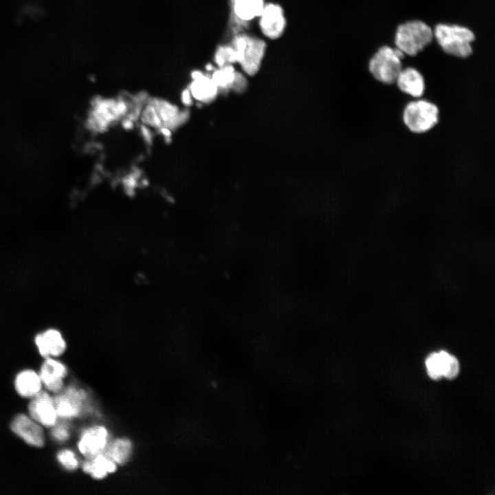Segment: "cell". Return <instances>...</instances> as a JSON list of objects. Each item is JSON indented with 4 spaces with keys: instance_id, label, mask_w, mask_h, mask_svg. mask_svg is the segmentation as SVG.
<instances>
[{
    "instance_id": "obj_23",
    "label": "cell",
    "mask_w": 495,
    "mask_h": 495,
    "mask_svg": "<svg viewBox=\"0 0 495 495\" xmlns=\"http://www.w3.org/2000/svg\"><path fill=\"white\" fill-rule=\"evenodd\" d=\"M459 371V364L456 357L447 351L443 360V376L452 380L455 378Z\"/></svg>"
},
{
    "instance_id": "obj_5",
    "label": "cell",
    "mask_w": 495,
    "mask_h": 495,
    "mask_svg": "<svg viewBox=\"0 0 495 495\" xmlns=\"http://www.w3.org/2000/svg\"><path fill=\"white\" fill-rule=\"evenodd\" d=\"M401 60L396 54L395 49L383 46L371 59L368 65L369 71L377 80L390 85L395 82L402 69Z\"/></svg>"
},
{
    "instance_id": "obj_9",
    "label": "cell",
    "mask_w": 495,
    "mask_h": 495,
    "mask_svg": "<svg viewBox=\"0 0 495 495\" xmlns=\"http://www.w3.org/2000/svg\"><path fill=\"white\" fill-rule=\"evenodd\" d=\"M34 345L43 358H58L66 351L67 342L63 334L57 328L49 327L37 333L34 337Z\"/></svg>"
},
{
    "instance_id": "obj_25",
    "label": "cell",
    "mask_w": 495,
    "mask_h": 495,
    "mask_svg": "<svg viewBox=\"0 0 495 495\" xmlns=\"http://www.w3.org/2000/svg\"><path fill=\"white\" fill-rule=\"evenodd\" d=\"M248 86V81L245 76L240 72H237L236 77L233 84L232 89L235 92H243Z\"/></svg>"
},
{
    "instance_id": "obj_13",
    "label": "cell",
    "mask_w": 495,
    "mask_h": 495,
    "mask_svg": "<svg viewBox=\"0 0 495 495\" xmlns=\"http://www.w3.org/2000/svg\"><path fill=\"white\" fill-rule=\"evenodd\" d=\"M395 82L402 92L415 98L421 97L425 91L423 76L412 67L402 69Z\"/></svg>"
},
{
    "instance_id": "obj_10",
    "label": "cell",
    "mask_w": 495,
    "mask_h": 495,
    "mask_svg": "<svg viewBox=\"0 0 495 495\" xmlns=\"http://www.w3.org/2000/svg\"><path fill=\"white\" fill-rule=\"evenodd\" d=\"M259 17L262 33L267 38H279L286 27V19L280 6L274 3H265Z\"/></svg>"
},
{
    "instance_id": "obj_16",
    "label": "cell",
    "mask_w": 495,
    "mask_h": 495,
    "mask_svg": "<svg viewBox=\"0 0 495 495\" xmlns=\"http://www.w3.org/2000/svg\"><path fill=\"white\" fill-rule=\"evenodd\" d=\"M116 468V463L103 452L87 458L82 465L83 472L96 479L104 478Z\"/></svg>"
},
{
    "instance_id": "obj_4",
    "label": "cell",
    "mask_w": 495,
    "mask_h": 495,
    "mask_svg": "<svg viewBox=\"0 0 495 495\" xmlns=\"http://www.w3.org/2000/svg\"><path fill=\"white\" fill-rule=\"evenodd\" d=\"M438 107L424 99L408 102L403 111V122L412 133H424L432 129L439 122Z\"/></svg>"
},
{
    "instance_id": "obj_17",
    "label": "cell",
    "mask_w": 495,
    "mask_h": 495,
    "mask_svg": "<svg viewBox=\"0 0 495 495\" xmlns=\"http://www.w3.org/2000/svg\"><path fill=\"white\" fill-rule=\"evenodd\" d=\"M235 19L243 23L258 17L264 7V0H231Z\"/></svg>"
},
{
    "instance_id": "obj_21",
    "label": "cell",
    "mask_w": 495,
    "mask_h": 495,
    "mask_svg": "<svg viewBox=\"0 0 495 495\" xmlns=\"http://www.w3.org/2000/svg\"><path fill=\"white\" fill-rule=\"evenodd\" d=\"M56 459L60 465L68 471L76 470L79 466L76 454L70 449L60 450L56 454Z\"/></svg>"
},
{
    "instance_id": "obj_15",
    "label": "cell",
    "mask_w": 495,
    "mask_h": 495,
    "mask_svg": "<svg viewBox=\"0 0 495 495\" xmlns=\"http://www.w3.org/2000/svg\"><path fill=\"white\" fill-rule=\"evenodd\" d=\"M192 79L190 88L192 97L203 102H208L215 98L219 89L211 77L200 72H194Z\"/></svg>"
},
{
    "instance_id": "obj_12",
    "label": "cell",
    "mask_w": 495,
    "mask_h": 495,
    "mask_svg": "<svg viewBox=\"0 0 495 495\" xmlns=\"http://www.w3.org/2000/svg\"><path fill=\"white\" fill-rule=\"evenodd\" d=\"M109 443V434L102 426H95L83 431L78 442V449L86 458L104 451Z\"/></svg>"
},
{
    "instance_id": "obj_1",
    "label": "cell",
    "mask_w": 495,
    "mask_h": 495,
    "mask_svg": "<svg viewBox=\"0 0 495 495\" xmlns=\"http://www.w3.org/2000/svg\"><path fill=\"white\" fill-rule=\"evenodd\" d=\"M434 36L442 50L447 54L459 58L471 55V43L475 36L470 29L457 25L439 23L433 31Z\"/></svg>"
},
{
    "instance_id": "obj_22",
    "label": "cell",
    "mask_w": 495,
    "mask_h": 495,
    "mask_svg": "<svg viewBox=\"0 0 495 495\" xmlns=\"http://www.w3.org/2000/svg\"><path fill=\"white\" fill-rule=\"evenodd\" d=\"M426 366L428 375L433 380H439L442 376L441 362L439 352L430 353L426 360Z\"/></svg>"
},
{
    "instance_id": "obj_24",
    "label": "cell",
    "mask_w": 495,
    "mask_h": 495,
    "mask_svg": "<svg viewBox=\"0 0 495 495\" xmlns=\"http://www.w3.org/2000/svg\"><path fill=\"white\" fill-rule=\"evenodd\" d=\"M51 434L54 440L58 442H65L69 438L70 432L69 428L65 424L57 423L51 428Z\"/></svg>"
},
{
    "instance_id": "obj_18",
    "label": "cell",
    "mask_w": 495,
    "mask_h": 495,
    "mask_svg": "<svg viewBox=\"0 0 495 495\" xmlns=\"http://www.w3.org/2000/svg\"><path fill=\"white\" fill-rule=\"evenodd\" d=\"M116 464L124 465L132 453V443L125 438H120L109 443L102 452Z\"/></svg>"
},
{
    "instance_id": "obj_3",
    "label": "cell",
    "mask_w": 495,
    "mask_h": 495,
    "mask_svg": "<svg viewBox=\"0 0 495 495\" xmlns=\"http://www.w3.org/2000/svg\"><path fill=\"white\" fill-rule=\"evenodd\" d=\"M231 44L236 50L237 63L243 72L250 76L256 74L264 57L265 42L258 37L240 33L234 36Z\"/></svg>"
},
{
    "instance_id": "obj_6",
    "label": "cell",
    "mask_w": 495,
    "mask_h": 495,
    "mask_svg": "<svg viewBox=\"0 0 495 495\" xmlns=\"http://www.w3.org/2000/svg\"><path fill=\"white\" fill-rule=\"evenodd\" d=\"M28 410V415L43 427L51 428L58 421L54 397L47 390H42L31 398Z\"/></svg>"
},
{
    "instance_id": "obj_14",
    "label": "cell",
    "mask_w": 495,
    "mask_h": 495,
    "mask_svg": "<svg viewBox=\"0 0 495 495\" xmlns=\"http://www.w3.org/2000/svg\"><path fill=\"white\" fill-rule=\"evenodd\" d=\"M14 385L17 394L26 399L34 397L43 390L39 374L32 369L19 372L14 378Z\"/></svg>"
},
{
    "instance_id": "obj_7",
    "label": "cell",
    "mask_w": 495,
    "mask_h": 495,
    "mask_svg": "<svg viewBox=\"0 0 495 495\" xmlns=\"http://www.w3.org/2000/svg\"><path fill=\"white\" fill-rule=\"evenodd\" d=\"M10 428L13 433L29 446L42 448L45 445L43 427L29 415H16L11 421Z\"/></svg>"
},
{
    "instance_id": "obj_11",
    "label": "cell",
    "mask_w": 495,
    "mask_h": 495,
    "mask_svg": "<svg viewBox=\"0 0 495 495\" xmlns=\"http://www.w3.org/2000/svg\"><path fill=\"white\" fill-rule=\"evenodd\" d=\"M38 374L46 390L56 394L64 388L63 379L67 374V368L56 358L49 357L44 358Z\"/></svg>"
},
{
    "instance_id": "obj_20",
    "label": "cell",
    "mask_w": 495,
    "mask_h": 495,
    "mask_svg": "<svg viewBox=\"0 0 495 495\" xmlns=\"http://www.w3.org/2000/svg\"><path fill=\"white\" fill-rule=\"evenodd\" d=\"M214 60L218 67L237 63L236 52L232 44L219 46L216 51Z\"/></svg>"
},
{
    "instance_id": "obj_19",
    "label": "cell",
    "mask_w": 495,
    "mask_h": 495,
    "mask_svg": "<svg viewBox=\"0 0 495 495\" xmlns=\"http://www.w3.org/2000/svg\"><path fill=\"white\" fill-rule=\"evenodd\" d=\"M237 71L232 65L219 67L212 72L211 78L217 87L219 91L226 92L232 89L236 79Z\"/></svg>"
},
{
    "instance_id": "obj_2",
    "label": "cell",
    "mask_w": 495,
    "mask_h": 495,
    "mask_svg": "<svg viewBox=\"0 0 495 495\" xmlns=\"http://www.w3.org/2000/svg\"><path fill=\"white\" fill-rule=\"evenodd\" d=\"M431 28L421 21H411L398 26L395 43L405 54L415 56L432 41Z\"/></svg>"
},
{
    "instance_id": "obj_8",
    "label": "cell",
    "mask_w": 495,
    "mask_h": 495,
    "mask_svg": "<svg viewBox=\"0 0 495 495\" xmlns=\"http://www.w3.org/2000/svg\"><path fill=\"white\" fill-rule=\"evenodd\" d=\"M86 397L82 390L74 386L63 388L54 397L58 418L66 419L78 417L82 412Z\"/></svg>"
}]
</instances>
